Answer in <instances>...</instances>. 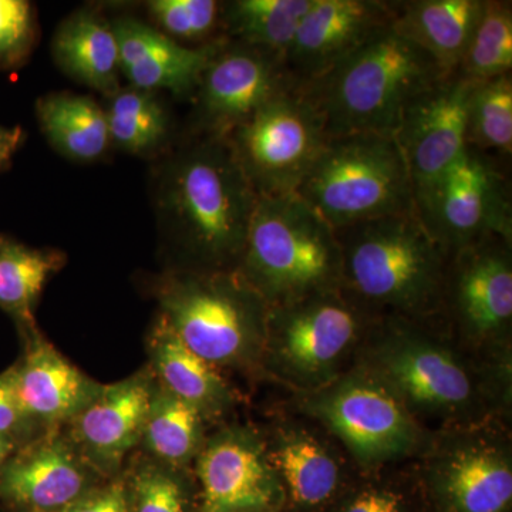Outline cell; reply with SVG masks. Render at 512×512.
Wrapping results in <instances>:
<instances>
[{"label":"cell","instance_id":"cell-22","mask_svg":"<svg viewBox=\"0 0 512 512\" xmlns=\"http://www.w3.org/2000/svg\"><path fill=\"white\" fill-rule=\"evenodd\" d=\"M483 0L392 2L397 32L423 49L446 74L456 73L476 28Z\"/></svg>","mask_w":512,"mask_h":512},{"label":"cell","instance_id":"cell-12","mask_svg":"<svg viewBox=\"0 0 512 512\" xmlns=\"http://www.w3.org/2000/svg\"><path fill=\"white\" fill-rule=\"evenodd\" d=\"M340 289L268 309L266 330L286 366L303 376L326 372L360 329V312Z\"/></svg>","mask_w":512,"mask_h":512},{"label":"cell","instance_id":"cell-30","mask_svg":"<svg viewBox=\"0 0 512 512\" xmlns=\"http://www.w3.org/2000/svg\"><path fill=\"white\" fill-rule=\"evenodd\" d=\"M466 146L497 163L511 157V73L474 83L468 100Z\"/></svg>","mask_w":512,"mask_h":512},{"label":"cell","instance_id":"cell-11","mask_svg":"<svg viewBox=\"0 0 512 512\" xmlns=\"http://www.w3.org/2000/svg\"><path fill=\"white\" fill-rule=\"evenodd\" d=\"M316 412L363 463L402 456L416 443L409 413L383 384L349 380L322 397Z\"/></svg>","mask_w":512,"mask_h":512},{"label":"cell","instance_id":"cell-20","mask_svg":"<svg viewBox=\"0 0 512 512\" xmlns=\"http://www.w3.org/2000/svg\"><path fill=\"white\" fill-rule=\"evenodd\" d=\"M384 348L379 359L384 380L407 402L427 410L453 412L471 399L466 370L440 346L402 335Z\"/></svg>","mask_w":512,"mask_h":512},{"label":"cell","instance_id":"cell-14","mask_svg":"<svg viewBox=\"0 0 512 512\" xmlns=\"http://www.w3.org/2000/svg\"><path fill=\"white\" fill-rule=\"evenodd\" d=\"M202 512L275 511L281 497L274 467L254 437L225 431L198 458Z\"/></svg>","mask_w":512,"mask_h":512},{"label":"cell","instance_id":"cell-6","mask_svg":"<svg viewBox=\"0 0 512 512\" xmlns=\"http://www.w3.org/2000/svg\"><path fill=\"white\" fill-rule=\"evenodd\" d=\"M156 296L178 339L212 366L245 362L265 338L269 306L237 271L178 269Z\"/></svg>","mask_w":512,"mask_h":512},{"label":"cell","instance_id":"cell-37","mask_svg":"<svg viewBox=\"0 0 512 512\" xmlns=\"http://www.w3.org/2000/svg\"><path fill=\"white\" fill-rule=\"evenodd\" d=\"M60 512H131L130 498L123 484L114 483L90 490Z\"/></svg>","mask_w":512,"mask_h":512},{"label":"cell","instance_id":"cell-2","mask_svg":"<svg viewBox=\"0 0 512 512\" xmlns=\"http://www.w3.org/2000/svg\"><path fill=\"white\" fill-rule=\"evenodd\" d=\"M448 76L429 53L400 35L392 19L325 76L303 84L328 137L396 134L404 107Z\"/></svg>","mask_w":512,"mask_h":512},{"label":"cell","instance_id":"cell-21","mask_svg":"<svg viewBox=\"0 0 512 512\" xmlns=\"http://www.w3.org/2000/svg\"><path fill=\"white\" fill-rule=\"evenodd\" d=\"M52 55L67 76L106 97L121 89L119 42L99 10L80 9L64 19L53 36Z\"/></svg>","mask_w":512,"mask_h":512},{"label":"cell","instance_id":"cell-8","mask_svg":"<svg viewBox=\"0 0 512 512\" xmlns=\"http://www.w3.org/2000/svg\"><path fill=\"white\" fill-rule=\"evenodd\" d=\"M414 211L448 254L487 237L512 239L507 175L467 148L434 183L414 194Z\"/></svg>","mask_w":512,"mask_h":512},{"label":"cell","instance_id":"cell-3","mask_svg":"<svg viewBox=\"0 0 512 512\" xmlns=\"http://www.w3.org/2000/svg\"><path fill=\"white\" fill-rule=\"evenodd\" d=\"M237 272L269 308L335 291L342 284L335 229L298 194L258 197Z\"/></svg>","mask_w":512,"mask_h":512},{"label":"cell","instance_id":"cell-15","mask_svg":"<svg viewBox=\"0 0 512 512\" xmlns=\"http://www.w3.org/2000/svg\"><path fill=\"white\" fill-rule=\"evenodd\" d=\"M111 26L119 42L121 76L130 86L168 92L178 99H192L202 72L224 43L183 46L133 16H119L111 20Z\"/></svg>","mask_w":512,"mask_h":512},{"label":"cell","instance_id":"cell-35","mask_svg":"<svg viewBox=\"0 0 512 512\" xmlns=\"http://www.w3.org/2000/svg\"><path fill=\"white\" fill-rule=\"evenodd\" d=\"M37 40L35 8L28 0H0V72L23 66Z\"/></svg>","mask_w":512,"mask_h":512},{"label":"cell","instance_id":"cell-32","mask_svg":"<svg viewBox=\"0 0 512 512\" xmlns=\"http://www.w3.org/2000/svg\"><path fill=\"white\" fill-rule=\"evenodd\" d=\"M512 70V3L483 0L480 16L456 73L481 83Z\"/></svg>","mask_w":512,"mask_h":512},{"label":"cell","instance_id":"cell-36","mask_svg":"<svg viewBox=\"0 0 512 512\" xmlns=\"http://www.w3.org/2000/svg\"><path fill=\"white\" fill-rule=\"evenodd\" d=\"M30 423L20 406L15 365L0 373V434L15 437Z\"/></svg>","mask_w":512,"mask_h":512},{"label":"cell","instance_id":"cell-31","mask_svg":"<svg viewBox=\"0 0 512 512\" xmlns=\"http://www.w3.org/2000/svg\"><path fill=\"white\" fill-rule=\"evenodd\" d=\"M201 434L200 410L163 386L156 387L141 439L148 450L171 466L184 464L197 453Z\"/></svg>","mask_w":512,"mask_h":512},{"label":"cell","instance_id":"cell-42","mask_svg":"<svg viewBox=\"0 0 512 512\" xmlns=\"http://www.w3.org/2000/svg\"><path fill=\"white\" fill-rule=\"evenodd\" d=\"M23 512H39V511H30V510H25Z\"/></svg>","mask_w":512,"mask_h":512},{"label":"cell","instance_id":"cell-38","mask_svg":"<svg viewBox=\"0 0 512 512\" xmlns=\"http://www.w3.org/2000/svg\"><path fill=\"white\" fill-rule=\"evenodd\" d=\"M343 512H403L400 498L386 491H367L357 495Z\"/></svg>","mask_w":512,"mask_h":512},{"label":"cell","instance_id":"cell-5","mask_svg":"<svg viewBox=\"0 0 512 512\" xmlns=\"http://www.w3.org/2000/svg\"><path fill=\"white\" fill-rule=\"evenodd\" d=\"M296 194L333 229L414 211L412 175L393 134L328 138Z\"/></svg>","mask_w":512,"mask_h":512},{"label":"cell","instance_id":"cell-29","mask_svg":"<svg viewBox=\"0 0 512 512\" xmlns=\"http://www.w3.org/2000/svg\"><path fill=\"white\" fill-rule=\"evenodd\" d=\"M271 466L284 480L293 501L302 507L326 503L338 488V464L318 441L303 433L281 441Z\"/></svg>","mask_w":512,"mask_h":512},{"label":"cell","instance_id":"cell-28","mask_svg":"<svg viewBox=\"0 0 512 512\" xmlns=\"http://www.w3.org/2000/svg\"><path fill=\"white\" fill-rule=\"evenodd\" d=\"M111 146L151 157L170 148L171 117L158 93L121 87L106 107Z\"/></svg>","mask_w":512,"mask_h":512},{"label":"cell","instance_id":"cell-16","mask_svg":"<svg viewBox=\"0 0 512 512\" xmlns=\"http://www.w3.org/2000/svg\"><path fill=\"white\" fill-rule=\"evenodd\" d=\"M89 467L72 444L47 437L6 461L0 495L25 510L60 512L92 488Z\"/></svg>","mask_w":512,"mask_h":512},{"label":"cell","instance_id":"cell-40","mask_svg":"<svg viewBox=\"0 0 512 512\" xmlns=\"http://www.w3.org/2000/svg\"><path fill=\"white\" fill-rule=\"evenodd\" d=\"M15 450V437L0 434V470L5 466L6 461L13 456Z\"/></svg>","mask_w":512,"mask_h":512},{"label":"cell","instance_id":"cell-1","mask_svg":"<svg viewBox=\"0 0 512 512\" xmlns=\"http://www.w3.org/2000/svg\"><path fill=\"white\" fill-rule=\"evenodd\" d=\"M151 200L161 235L190 271H237L258 195L227 137L188 133L165 150Z\"/></svg>","mask_w":512,"mask_h":512},{"label":"cell","instance_id":"cell-33","mask_svg":"<svg viewBox=\"0 0 512 512\" xmlns=\"http://www.w3.org/2000/svg\"><path fill=\"white\" fill-rule=\"evenodd\" d=\"M146 9L154 28L180 45L205 47L227 40L217 0H151Z\"/></svg>","mask_w":512,"mask_h":512},{"label":"cell","instance_id":"cell-24","mask_svg":"<svg viewBox=\"0 0 512 512\" xmlns=\"http://www.w3.org/2000/svg\"><path fill=\"white\" fill-rule=\"evenodd\" d=\"M36 117L50 146L70 160L93 163L111 147L106 110L92 97L47 94L36 101Z\"/></svg>","mask_w":512,"mask_h":512},{"label":"cell","instance_id":"cell-4","mask_svg":"<svg viewBox=\"0 0 512 512\" xmlns=\"http://www.w3.org/2000/svg\"><path fill=\"white\" fill-rule=\"evenodd\" d=\"M343 289L377 308L403 313L429 311L446 282L441 247L416 211L335 229Z\"/></svg>","mask_w":512,"mask_h":512},{"label":"cell","instance_id":"cell-9","mask_svg":"<svg viewBox=\"0 0 512 512\" xmlns=\"http://www.w3.org/2000/svg\"><path fill=\"white\" fill-rule=\"evenodd\" d=\"M292 83L282 57L227 40L192 96L190 133L227 137Z\"/></svg>","mask_w":512,"mask_h":512},{"label":"cell","instance_id":"cell-43","mask_svg":"<svg viewBox=\"0 0 512 512\" xmlns=\"http://www.w3.org/2000/svg\"><path fill=\"white\" fill-rule=\"evenodd\" d=\"M254 512H275V511H254Z\"/></svg>","mask_w":512,"mask_h":512},{"label":"cell","instance_id":"cell-25","mask_svg":"<svg viewBox=\"0 0 512 512\" xmlns=\"http://www.w3.org/2000/svg\"><path fill=\"white\" fill-rule=\"evenodd\" d=\"M148 348L154 372L165 390L197 407L202 416L227 404L229 392L222 377L178 339L161 313L151 329Z\"/></svg>","mask_w":512,"mask_h":512},{"label":"cell","instance_id":"cell-23","mask_svg":"<svg viewBox=\"0 0 512 512\" xmlns=\"http://www.w3.org/2000/svg\"><path fill=\"white\" fill-rule=\"evenodd\" d=\"M439 491L448 512H507L511 466L490 448L457 451L441 467Z\"/></svg>","mask_w":512,"mask_h":512},{"label":"cell","instance_id":"cell-7","mask_svg":"<svg viewBox=\"0 0 512 512\" xmlns=\"http://www.w3.org/2000/svg\"><path fill=\"white\" fill-rule=\"evenodd\" d=\"M258 197L296 194L328 143L318 106L292 83L227 136Z\"/></svg>","mask_w":512,"mask_h":512},{"label":"cell","instance_id":"cell-13","mask_svg":"<svg viewBox=\"0 0 512 512\" xmlns=\"http://www.w3.org/2000/svg\"><path fill=\"white\" fill-rule=\"evenodd\" d=\"M392 2L315 0L284 56L293 82L311 84L392 19Z\"/></svg>","mask_w":512,"mask_h":512},{"label":"cell","instance_id":"cell-34","mask_svg":"<svg viewBox=\"0 0 512 512\" xmlns=\"http://www.w3.org/2000/svg\"><path fill=\"white\" fill-rule=\"evenodd\" d=\"M131 512H187L184 484L160 464H143L131 481Z\"/></svg>","mask_w":512,"mask_h":512},{"label":"cell","instance_id":"cell-17","mask_svg":"<svg viewBox=\"0 0 512 512\" xmlns=\"http://www.w3.org/2000/svg\"><path fill=\"white\" fill-rule=\"evenodd\" d=\"M25 356L15 365L20 406L30 421L55 424L73 420L99 396L94 382L57 352L39 329L22 332Z\"/></svg>","mask_w":512,"mask_h":512},{"label":"cell","instance_id":"cell-27","mask_svg":"<svg viewBox=\"0 0 512 512\" xmlns=\"http://www.w3.org/2000/svg\"><path fill=\"white\" fill-rule=\"evenodd\" d=\"M315 0H231L222 2L228 42L255 47L284 59L303 16Z\"/></svg>","mask_w":512,"mask_h":512},{"label":"cell","instance_id":"cell-41","mask_svg":"<svg viewBox=\"0 0 512 512\" xmlns=\"http://www.w3.org/2000/svg\"><path fill=\"white\" fill-rule=\"evenodd\" d=\"M13 154L15 153H9V151H0V173L9 167Z\"/></svg>","mask_w":512,"mask_h":512},{"label":"cell","instance_id":"cell-26","mask_svg":"<svg viewBox=\"0 0 512 512\" xmlns=\"http://www.w3.org/2000/svg\"><path fill=\"white\" fill-rule=\"evenodd\" d=\"M66 255L53 248H32L0 232V309L20 332L35 328V308L50 276Z\"/></svg>","mask_w":512,"mask_h":512},{"label":"cell","instance_id":"cell-10","mask_svg":"<svg viewBox=\"0 0 512 512\" xmlns=\"http://www.w3.org/2000/svg\"><path fill=\"white\" fill-rule=\"evenodd\" d=\"M473 87L460 74H448L404 107L394 136L412 175L414 194L434 183L467 150V110Z\"/></svg>","mask_w":512,"mask_h":512},{"label":"cell","instance_id":"cell-19","mask_svg":"<svg viewBox=\"0 0 512 512\" xmlns=\"http://www.w3.org/2000/svg\"><path fill=\"white\" fill-rule=\"evenodd\" d=\"M511 239L487 237L458 249L454 303L471 333L494 335L512 318Z\"/></svg>","mask_w":512,"mask_h":512},{"label":"cell","instance_id":"cell-39","mask_svg":"<svg viewBox=\"0 0 512 512\" xmlns=\"http://www.w3.org/2000/svg\"><path fill=\"white\" fill-rule=\"evenodd\" d=\"M25 133L20 127L0 126V151H9L16 153L20 144H22Z\"/></svg>","mask_w":512,"mask_h":512},{"label":"cell","instance_id":"cell-18","mask_svg":"<svg viewBox=\"0 0 512 512\" xmlns=\"http://www.w3.org/2000/svg\"><path fill=\"white\" fill-rule=\"evenodd\" d=\"M156 387L146 373L101 387V392L73 419L74 437L84 457L101 470H114L138 441Z\"/></svg>","mask_w":512,"mask_h":512}]
</instances>
